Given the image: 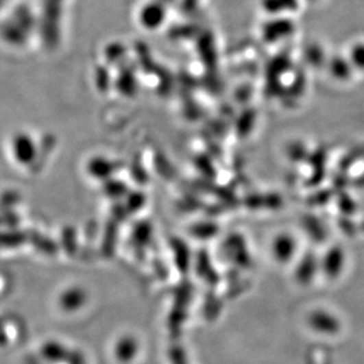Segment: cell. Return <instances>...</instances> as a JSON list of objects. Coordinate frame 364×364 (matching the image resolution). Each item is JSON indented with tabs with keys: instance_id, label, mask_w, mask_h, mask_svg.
<instances>
[{
	"instance_id": "6da1fadb",
	"label": "cell",
	"mask_w": 364,
	"mask_h": 364,
	"mask_svg": "<svg viewBox=\"0 0 364 364\" xmlns=\"http://www.w3.org/2000/svg\"><path fill=\"white\" fill-rule=\"evenodd\" d=\"M162 19V11L158 6H148L142 13V22L146 23L147 25L156 26Z\"/></svg>"
},
{
	"instance_id": "7a4b0ae2",
	"label": "cell",
	"mask_w": 364,
	"mask_h": 364,
	"mask_svg": "<svg viewBox=\"0 0 364 364\" xmlns=\"http://www.w3.org/2000/svg\"><path fill=\"white\" fill-rule=\"evenodd\" d=\"M296 0H265L266 10L270 11H283V10H291L295 8Z\"/></svg>"
},
{
	"instance_id": "3957f363",
	"label": "cell",
	"mask_w": 364,
	"mask_h": 364,
	"mask_svg": "<svg viewBox=\"0 0 364 364\" xmlns=\"http://www.w3.org/2000/svg\"><path fill=\"white\" fill-rule=\"evenodd\" d=\"M350 60L355 66L364 69V43L355 44L352 47Z\"/></svg>"
}]
</instances>
